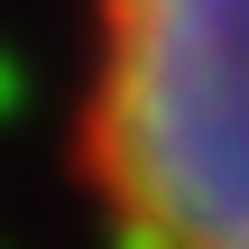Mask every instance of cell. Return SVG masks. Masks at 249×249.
<instances>
[{"label": "cell", "mask_w": 249, "mask_h": 249, "mask_svg": "<svg viewBox=\"0 0 249 249\" xmlns=\"http://www.w3.org/2000/svg\"><path fill=\"white\" fill-rule=\"evenodd\" d=\"M74 166L102 249H249V0H83Z\"/></svg>", "instance_id": "6da1fadb"}]
</instances>
